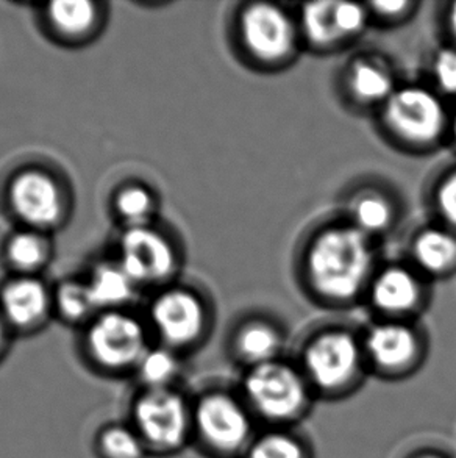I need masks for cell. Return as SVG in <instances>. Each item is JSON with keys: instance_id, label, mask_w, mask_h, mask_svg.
<instances>
[{"instance_id": "cell-1", "label": "cell", "mask_w": 456, "mask_h": 458, "mask_svg": "<svg viewBox=\"0 0 456 458\" xmlns=\"http://www.w3.org/2000/svg\"><path fill=\"white\" fill-rule=\"evenodd\" d=\"M378 242L340 215L316 224L296 250V280L303 294L324 309L361 304L380 267Z\"/></svg>"}, {"instance_id": "cell-2", "label": "cell", "mask_w": 456, "mask_h": 458, "mask_svg": "<svg viewBox=\"0 0 456 458\" xmlns=\"http://www.w3.org/2000/svg\"><path fill=\"white\" fill-rule=\"evenodd\" d=\"M230 38L241 63L261 74L286 71L305 50L296 10L278 2L240 4L232 14Z\"/></svg>"}, {"instance_id": "cell-3", "label": "cell", "mask_w": 456, "mask_h": 458, "mask_svg": "<svg viewBox=\"0 0 456 458\" xmlns=\"http://www.w3.org/2000/svg\"><path fill=\"white\" fill-rule=\"evenodd\" d=\"M451 113L444 98L428 83L401 81L374 116L376 131L393 149L424 157L449 141Z\"/></svg>"}, {"instance_id": "cell-4", "label": "cell", "mask_w": 456, "mask_h": 458, "mask_svg": "<svg viewBox=\"0 0 456 458\" xmlns=\"http://www.w3.org/2000/svg\"><path fill=\"white\" fill-rule=\"evenodd\" d=\"M364 360L363 338L334 324L316 330L302 351L305 377L322 390H338L353 382Z\"/></svg>"}, {"instance_id": "cell-5", "label": "cell", "mask_w": 456, "mask_h": 458, "mask_svg": "<svg viewBox=\"0 0 456 458\" xmlns=\"http://www.w3.org/2000/svg\"><path fill=\"white\" fill-rule=\"evenodd\" d=\"M432 301V282L410 261H382L370 280L364 302L378 319L416 321Z\"/></svg>"}, {"instance_id": "cell-6", "label": "cell", "mask_w": 456, "mask_h": 458, "mask_svg": "<svg viewBox=\"0 0 456 458\" xmlns=\"http://www.w3.org/2000/svg\"><path fill=\"white\" fill-rule=\"evenodd\" d=\"M246 396L259 415L274 421L292 420L307 405V377L283 361L249 369Z\"/></svg>"}, {"instance_id": "cell-7", "label": "cell", "mask_w": 456, "mask_h": 458, "mask_svg": "<svg viewBox=\"0 0 456 458\" xmlns=\"http://www.w3.org/2000/svg\"><path fill=\"white\" fill-rule=\"evenodd\" d=\"M401 81L394 64L376 52H358L340 69L336 89L345 106L376 114L394 94Z\"/></svg>"}, {"instance_id": "cell-8", "label": "cell", "mask_w": 456, "mask_h": 458, "mask_svg": "<svg viewBox=\"0 0 456 458\" xmlns=\"http://www.w3.org/2000/svg\"><path fill=\"white\" fill-rule=\"evenodd\" d=\"M133 418L146 447L158 453L179 451L192 420L183 397L169 388L144 391L136 401Z\"/></svg>"}, {"instance_id": "cell-9", "label": "cell", "mask_w": 456, "mask_h": 458, "mask_svg": "<svg viewBox=\"0 0 456 458\" xmlns=\"http://www.w3.org/2000/svg\"><path fill=\"white\" fill-rule=\"evenodd\" d=\"M338 215L370 240L380 242L401 225L403 202L393 186L382 180L364 179L345 190Z\"/></svg>"}, {"instance_id": "cell-10", "label": "cell", "mask_w": 456, "mask_h": 458, "mask_svg": "<svg viewBox=\"0 0 456 458\" xmlns=\"http://www.w3.org/2000/svg\"><path fill=\"white\" fill-rule=\"evenodd\" d=\"M130 279L138 285L166 282L179 267L173 242L152 225L131 227L119 242V260Z\"/></svg>"}, {"instance_id": "cell-11", "label": "cell", "mask_w": 456, "mask_h": 458, "mask_svg": "<svg viewBox=\"0 0 456 458\" xmlns=\"http://www.w3.org/2000/svg\"><path fill=\"white\" fill-rule=\"evenodd\" d=\"M87 343L96 363L116 371L136 368L148 351L141 324L133 316L114 310L94 321Z\"/></svg>"}, {"instance_id": "cell-12", "label": "cell", "mask_w": 456, "mask_h": 458, "mask_svg": "<svg viewBox=\"0 0 456 458\" xmlns=\"http://www.w3.org/2000/svg\"><path fill=\"white\" fill-rule=\"evenodd\" d=\"M150 315L161 340L171 347L191 346L204 336L210 321L205 299L190 288L161 293Z\"/></svg>"}, {"instance_id": "cell-13", "label": "cell", "mask_w": 456, "mask_h": 458, "mask_svg": "<svg viewBox=\"0 0 456 458\" xmlns=\"http://www.w3.org/2000/svg\"><path fill=\"white\" fill-rule=\"evenodd\" d=\"M361 338L366 360L382 371L407 369L424 352V335L416 321L378 319Z\"/></svg>"}, {"instance_id": "cell-14", "label": "cell", "mask_w": 456, "mask_h": 458, "mask_svg": "<svg viewBox=\"0 0 456 458\" xmlns=\"http://www.w3.org/2000/svg\"><path fill=\"white\" fill-rule=\"evenodd\" d=\"M8 198L14 213L31 229H49L62 219V188L47 173L31 169L19 174L10 185Z\"/></svg>"}, {"instance_id": "cell-15", "label": "cell", "mask_w": 456, "mask_h": 458, "mask_svg": "<svg viewBox=\"0 0 456 458\" xmlns=\"http://www.w3.org/2000/svg\"><path fill=\"white\" fill-rule=\"evenodd\" d=\"M194 422L211 447L224 453L240 449L250 435V420L236 399L210 394L198 403Z\"/></svg>"}, {"instance_id": "cell-16", "label": "cell", "mask_w": 456, "mask_h": 458, "mask_svg": "<svg viewBox=\"0 0 456 458\" xmlns=\"http://www.w3.org/2000/svg\"><path fill=\"white\" fill-rule=\"evenodd\" d=\"M405 250V260L430 282L456 276V232L443 224H420L408 236Z\"/></svg>"}, {"instance_id": "cell-17", "label": "cell", "mask_w": 456, "mask_h": 458, "mask_svg": "<svg viewBox=\"0 0 456 458\" xmlns=\"http://www.w3.org/2000/svg\"><path fill=\"white\" fill-rule=\"evenodd\" d=\"M0 309L6 322L24 330L38 327L49 315L50 294L43 282L21 277L6 284L0 294Z\"/></svg>"}, {"instance_id": "cell-18", "label": "cell", "mask_w": 456, "mask_h": 458, "mask_svg": "<svg viewBox=\"0 0 456 458\" xmlns=\"http://www.w3.org/2000/svg\"><path fill=\"white\" fill-rule=\"evenodd\" d=\"M283 343L282 328L265 316L242 319L233 336L234 353L250 368L277 361Z\"/></svg>"}, {"instance_id": "cell-19", "label": "cell", "mask_w": 456, "mask_h": 458, "mask_svg": "<svg viewBox=\"0 0 456 458\" xmlns=\"http://www.w3.org/2000/svg\"><path fill=\"white\" fill-rule=\"evenodd\" d=\"M303 49L316 55H334L347 49L334 19V0L305 2L296 6Z\"/></svg>"}, {"instance_id": "cell-20", "label": "cell", "mask_w": 456, "mask_h": 458, "mask_svg": "<svg viewBox=\"0 0 456 458\" xmlns=\"http://www.w3.org/2000/svg\"><path fill=\"white\" fill-rule=\"evenodd\" d=\"M430 221L456 232V157L438 167L426 186Z\"/></svg>"}, {"instance_id": "cell-21", "label": "cell", "mask_w": 456, "mask_h": 458, "mask_svg": "<svg viewBox=\"0 0 456 458\" xmlns=\"http://www.w3.org/2000/svg\"><path fill=\"white\" fill-rule=\"evenodd\" d=\"M46 18L60 37L81 39L97 25L99 10L96 4L88 0H62L47 6Z\"/></svg>"}, {"instance_id": "cell-22", "label": "cell", "mask_w": 456, "mask_h": 458, "mask_svg": "<svg viewBox=\"0 0 456 458\" xmlns=\"http://www.w3.org/2000/svg\"><path fill=\"white\" fill-rule=\"evenodd\" d=\"M96 309H114L125 304L135 293L136 284L119 263H106L94 269L87 282Z\"/></svg>"}, {"instance_id": "cell-23", "label": "cell", "mask_w": 456, "mask_h": 458, "mask_svg": "<svg viewBox=\"0 0 456 458\" xmlns=\"http://www.w3.org/2000/svg\"><path fill=\"white\" fill-rule=\"evenodd\" d=\"M49 242L39 230H22L6 242V259L22 273L39 269L49 259Z\"/></svg>"}, {"instance_id": "cell-24", "label": "cell", "mask_w": 456, "mask_h": 458, "mask_svg": "<svg viewBox=\"0 0 456 458\" xmlns=\"http://www.w3.org/2000/svg\"><path fill=\"white\" fill-rule=\"evenodd\" d=\"M179 368V360L175 353L167 347H161L148 349L136 366V371L139 374L146 390H165L177 377Z\"/></svg>"}, {"instance_id": "cell-25", "label": "cell", "mask_w": 456, "mask_h": 458, "mask_svg": "<svg viewBox=\"0 0 456 458\" xmlns=\"http://www.w3.org/2000/svg\"><path fill=\"white\" fill-rule=\"evenodd\" d=\"M116 211L127 224V229L150 225L155 213L154 194L144 186H125L117 192Z\"/></svg>"}, {"instance_id": "cell-26", "label": "cell", "mask_w": 456, "mask_h": 458, "mask_svg": "<svg viewBox=\"0 0 456 458\" xmlns=\"http://www.w3.org/2000/svg\"><path fill=\"white\" fill-rule=\"evenodd\" d=\"M428 85L435 88L445 100H456V47L439 44L426 62Z\"/></svg>"}, {"instance_id": "cell-27", "label": "cell", "mask_w": 456, "mask_h": 458, "mask_svg": "<svg viewBox=\"0 0 456 458\" xmlns=\"http://www.w3.org/2000/svg\"><path fill=\"white\" fill-rule=\"evenodd\" d=\"M97 449L104 458H142L148 447L135 428L112 426L102 430Z\"/></svg>"}, {"instance_id": "cell-28", "label": "cell", "mask_w": 456, "mask_h": 458, "mask_svg": "<svg viewBox=\"0 0 456 458\" xmlns=\"http://www.w3.org/2000/svg\"><path fill=\"white\" fill-rule=\"evenodd\" d=\"M55 299L56 309L66 321H85L97 310L87 282H64L58 288Z\"/></svg>"}, {"instance_id": "cell-29", "label": "cell", "mask_w": 456, "mask_h": 458, "mask_svg": "<svg viewBox=\"0 0 456 458\" xmlns=\"http://www.w3.org/2000/svg\"><path fill=\"white\" fill-rule=\"evenodd\" d=\"M369 8L372 25L383 29H395L408 24L419 12V2L397 0V2H366Z\"/></svg>"}, {"instance_id": "cell-30", "label": "cell", "mask_w": 456, "mask_h": 458, "mask_svg": "<svg viewBox=\"0 0 456 458\" xmlns=\"http://www.w3.org/2000/svg\"><path fill=\"white\" fill-rule=\"evenodd\" d=\"M249 458H303V451L288 435L271 434L253 445Z\"/></svg>"}, {"instance_id": "cell-31", "label": "cell", "mask_w": 456, "mask_h": 458, "mask_svg": "<svg viewBox=\"0 0 456 458\" xmlns=\"http://www.w3.org/2000/svg\"><path fill=\"white\" fill-rule=\"evenodd\" d=\"M438 25L443 43L456 47V0L441 4L438 12Z\"/></svg>"}, {"instance_id": "cell-32", "label": "cell", "mask_w": 456, "mask_h": 458, "mask_svg": "<svg viewBox=\"0 0 456 458\" xmlns=\"http://www.w3.org/2000/svg\"><path fill=\"white\" fill-rule=\"evenodd\" d=\"M447 144L456 152V106L451 113V125H449V141Z\"/></svg>"}, {"instance_id": "cell-33", "label": "cell", "mask_w": 456, "mask_h": 458, "mask_svg": "<svg viewBox=\"0 0 456 458\" xmlns=\"http://www.w3.org/2000/svg\"><path fill=\"white\" fill-rule=\"evenodd\" d=\"M4 344H5V328H4V322L0 319V351Z\"/></svg>"}, {"instance_id": "cell-34", "label": "cell", "mask_w": 456, "mask_h": 458, "mask_svg": "<svg viewBox=\"0 0 456 458\" xmlns=\"http://www.w3.org/2000/svg\"><path fill=\"white\" fill-rule=\"evenodd\" d=\"M424 458H438V457H424Z\"/></svg>"}]
</instances>
